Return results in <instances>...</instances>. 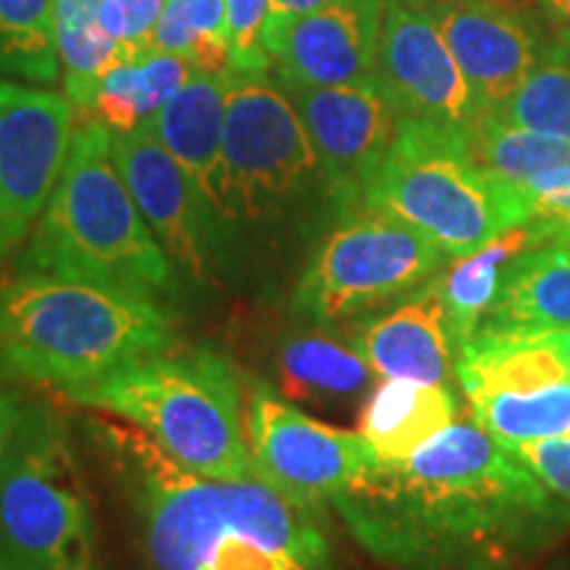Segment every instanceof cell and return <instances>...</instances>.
Returning <instances> with one entry per match:
<instances>
[{
	"instance_id": "obj_35",
	"label": "cell",
	"mask_w": 570,
	"mask_h": 570,
	"mask_svg": "<svg viewBox=\"0 0 570 570\" xmlns=\"http://www.w3.org/2000/svg\"><path fill=\"white\" fill-rule=\"evenodd\" d=\"M27 386H32V383L21 381L6 367H0V475H3L13 449L19 444L27 415H30L35 402Z\"/></svg>"
},
{
	"instance_id": "obj_16",
	"label": "cell",
	"mask_w": 570,
	"mask_h": 570,
	"mask_svg": "<svg viewBox=\"0 0 570 570\" xmlns=\"http://www.w3.org/2000/svg\"><path fill=\"white\" fill-rule=\"evenodd\" d=\"M383 13L386 0H327L277 40L269 75L302 88L373 82Z\"/></svg>"
},
{
	"instance_id": "obj_1",
	"label": "cell",
	"mask_w": 570,
	"mask_h": 570,
	"mask_svg": "<svg viewBox=\"0 0 570 570\" xmlns=\"http://www.w3.org/2000/svg\"><path fill=\"white\" fill-rule=\"evenodd\" d=\"M331 504L391 570H518L570 529V504L473 417L375 460Z\"/></svg>"
},
{
	"instance_id": "obj_41",
	"label": "cell",
	"mask_w": 570,
	"mask_h": 570,
	"mask_svg": "<svg viewBox=\"0 0 570 570\" xmlns=\"http://www.w3.org/2000/svg\"><path fill=\"white\" fill-rule=\"evenodd\" d=\"M568 439H570V431H568Z\"/></svg>"
},
{
	"instance_id": "obj_28",
	"label": "cell",
	"mask_w": 570,
	"mask_h": 570,
	"mask_svg": "<svg viewBox=\"0 0 570 570\" xmlns=\"http://www.w3.org/2000/svg\"><path fill=\"white\" fill-rule=\"evenodd\" d=\"M151 48L183 56L196 71L230 75V40H227L225 0H167Z\"/></svg>"
},
{
	"instance_id": "obj_9",
	"label": "cell",
	"mask_w": 570,
	"mask_h": 570,
	"mask_svg": "<svg viewBox=\"0 0 570 570\" xmlns=\"http://www.w3.org/2000/svg\"><path fill=\"white\" fill-rule=\"evenodd\" d=\"M449 265L446 254L389 214L354 209L331 225L291 291V312L336 327L410 296Z\"/></svg>"
},
{
	"instance_id": "obj_11",
	"label": "cell",
	"mask_w": 570,
	"mask_h": 570,
	"mask_svg": "<svg viewBox=\"0 0 570 570\" xmlns=\"http://www.w3.org/2000/svg\"><path fill=\"white\" fill-rule=\"evenodd\" d=\"M375 82L410 122L470 135L487 114L420 0H386Z\"/></svg>"
},
{
	"instance_id": "obj_39",
	"label": "cell",
	"mask_w": 570,
	"mask_h": 570,
	"mask_svg": "<svg viewBox=\"0 0 570 570\" xmlns=\"http://www.w3.org/2000/svg\"><path fill=\"white\" fill-rule=\"evenodd\" d=\"M17 248H19V244L13 240V233H11V225H9V214H6L3 196H0V259H6V256L17 252Z\"/></svg>"
},
{
	"instance_id": "obj_33",
	"label": "cell",
	"mask_w": 570,
	"mask_h": 570,
	"mask_svg": "<svg viewBox=\"0 0 570 570\" xmlns=\"http://www.w3.org/2000/svg\"><path fill=\"white\" fill-rule=\"evenodd\" d=\"M167 0H101V24L127 59L151 51V38Z\"/></svg>"
},
{
	"instance_id": "obj_42",
	"label": "cell",
	"mask_w": 570,
	"mask_h": 570,
	"mask_svg": "<svg viewBox=\"0 0 570 570\" xmlns=\"http://www.w3.org/2000/svg\"><path fill=\"white\" fill-rule=\"evenodd\" d=\"M566 570H570V568H566Z\"/></svg>"
},
{
	"instance_id": "obj_8",
	"label": "cell",
	"mask_w": 570,
	"mask_h": 570,
	"mask_svg": "<svg viewBox=\"0 0 570 570\" xmlns=\"http://www.w3.org/2000/svg\"><path fill=\"white\" fill-rule=\"evenodd\" d=\"M0 554L19 570H98L96 523L71 425L35 396L0 475Z\"/></svg>"
},
{
	"instance_id": "obj_34",
	"label": "cell",
	"mask_w": 570,
	"mask_h": 570,
	"mask_svg": "<svg viewBox=\"0 0 570 570\" xmlns=\"http://www.w3.org/2000/svg\"><path fill=\"white\" fill-rule=\"evenodd\" d=\"M515 458L541 481V487L570 504V439H531L508 444Z\"/></svg>"
},
{
	"instance_id": "obj_38",
	"label": "cell",
	"mask_w": 570,
	"mask_h": 570,
	"mask_svg": "<svg viewBox=\"0 0 570 570\" xmlns=\"http://www.w3.org/2000/svg\"><path fill=\"white\" fill-rule=\"evenodd\" d=\"M523 333H531L533 338L544 341V344H550V346L558 348V352L566 356L568 365H570V325L544 327V331H523Z\"/></svg>"
},
{
	"instance_id": "obj_2",
	"label": "cell",
	"mask_w": 570,
	"mask_h": 570,
	"mask_svg": "<svg viewBox=\"0 0 570 570\" xmlns=\"http://www.w3.org/2000/svg\"><path fill=\"white\" fill-rule=\"evenodd\" d=\"M88 428L130 502L151 570H333L320 508L256 473H190L125 420L92 417Z\"/></svg>"
},
{
	"instance_id": "obj_7",
	"label": "cell",
	"mask_w": 570,
	"mask_h": 570,
	"mask_svg": "<svg viewBox=\"0 0 570 570\" xmlns=\"http://www.w3.org/2000/svg\"><path fill=\"white\" fill-rule=\"evenodd\" d=\"M367 209L410 225L460 259L510 227L529 223L515 185L489 175L468 148V135L402 119L394 146L370 183Z\"/></svg>"
},
{
	"instance_id": "obj_12",
	"label": "cell",
	"mask_w": 570,
	"mask_h": 570,
	"mask_svg": "<svg viewBox=\"0 0 570 570\" xmlns=\"http://www.w3.org/2000/svg\"><path fill=\"white\" fill-rule=\"evenodd\" d=\"M111 154L154 238L173 262L188 294L225 281L223 252L194 183L148 125L111 132Z\"/></svg>"
},
{
	"instance_id": "obj_31",
	"label": "cell",
	"mask_w": 570,
	"mask_h": 570,
	"mask_svg": "<svg viewBox=\"0 0 570 570\" xmlns=\"http://www.w3.org/2000/svg\"><path fill=\"white\" fill-rule=\"evenodd\" d=\"M225 3L233 71L265 75L273 67L265 46V30L273 0H225Z\"/></svg>"
},
{
	"instance_id": "obj_29",
	"label": "cell",
	"mask_w": 570,
	"mask_h": 570,
	"mask_svg": "<svg viewBox=\"0 0 570 570\" xmlns=\"http://www.w3.org/2000/svg\"><path fill=\"white\" fill-rule=\"evenodd\" d=\"M0 75L40 85L59 80L53 0H0Z\"/></svg>"
},
{
	"instance_id": "obj_26",
	"label": "cell",
	"mask_w": 570,
	"mask_h": 570,
	"mask_svg": "<svg viewBox=\"0 0 570 570\" xmlns=\"http://www.w3.org/2000/svg\"><path fill=\"white\" fill-rule=\"evenodd\" d=\"M468 148L489 175L510 185L570 164V140L518 127L499 114H483L468 135Z\"/></svg>"
},
{
	"instance_id": "obj_25",
	"label": "cell",
	"mask_w": 570,
	"mask_h": 570,
	"mask_svg": "<svg viewBox=\"0 0 570 570\" xmlns=\"http://www.w3.org/2000/svg\"><path fill=\"white\" fill-rule=\"evenodd\" d=\"M53 40L63 98L82 122L90 117L98 85L127 56L104 30L101 0H53Z\"/></svg>"
},
{
	"instance_id": "obj_13",
	"label": "cell",
	"mask_w": 570,
	"mask_h": 570,
	"mask_svg": "<svg viewBox=\"0 0 570 570\" xmlns=\"http://www.w3.org/2000/svg\"><path fill=\"white\" fill-rule=\"evenodd\" d=\"M323 161L341 212L362 209L373 177L394 146L399 132L396 106L381 85H331L302 88L283 85Z\"/></svg>"
},
{
	"instance_id": "obj_18",
	"label": "cell",
	"mask_w": 570,
	"mask_h": 570,
	"mask_svg": "<svg viewBox=\"0 0 570 570\" xmlns=\"http://www.w3.org/2000/svg\"><path fill=\"white\" fill-rule=\"evenodd\" d=\"M225 106L227 75L196 71L180 92L148 122L161 146L173 154L183 173L194 183L217 233L225 265ZM227 281V275H225Z\"/></svg>"
},
{
	"instance_id": "obj_37",
	"label": "cell",
	"mask_w": 570,
	"mask_h": 570,
	"mask_svg": "<svg viewBox=\"0 0 570 570\" xmlns=\"http://www.w3.org/2000/svg\"><path fill=\"white\" fill-rule=\"evenodd\" d=\"M529 3L547 24L552 40L570 48V0H529Z\"/></svg>"
},
{
	"instance_id": "obj_17",
	"label": "cell",
	"mask_w": 570,
	"mask_h": 570,
	"mask_svg": "<svg viewBox=\"0 0 570 570\" xmlns=\"http://www.w3.org/2000/svg\"><path fill=\"white\" fill-rule=\"evenodd\" d=\"M348 344L381 381L407 377L436 386L458 383V348L433 277L396 306L354 320Z\"/></svg>"
},
{
	"instance_id": "obj_20",
	"label": "cell",
	"mask_w": 570,
	"mask_h": 570,
	"mask_svg": "<svg viewBox=\"0 0 570 570\" xmlns=\"http://www.w3.org/2000/svg\"><path fill=\"white\" fill-rule=\"evenodd\" d=\"M458 420L452 386L386 377L370 391L360 433L377 460H407Z\"/></svg>"
},
{
	"instance_id": "obj_19",
	"label": "cell",
	"mask_w": 570,
	"mask_h": 570,
	"mask_svg": "<svg viewBox=\"0 0 570 570\" xmlns=\"http://www.w3.org/2000/svg\"><path fill=\"white\" fill-rule=\"evenodd\" d=\"M570 325V227L520 254L481 331H544Z\"/></svg>"
},
{
	"instance_id": "obj_40",
	"label": "cell",
	"mask_w": 570,
	"mask_h": 570,
	"mask_svg": "<svg viewBox=\"0 0 570 570\" xmlns=\"http://www.w3.org/2000/svg\"><path fill=\"white\" fill-rule=\"evenodd\" d=\"M0 570H19V568L13 566V562L6 558V554H0Z\"/></svg>"
},
{
	"instance_id": "obj_10",
	"label": "cell",
	"mask_w": 570,
	"mask_h": 570,
	"mask_svg": "<svg viewBox=\"0 0 570 570\" xmlns=\"http://www.w3.org/2000/svg\"><path fill=\"white\" fill-rule=\"evenodd\" d=\"M246 441L254 473L306 508L331 504L377 460L360 431L306 415L267 383L248 394Z\"/></svg>"
},
{
	"instance_id": "obj_4",
	"label": "cell",
	"mask_w": 570,
	"mask_h": 570,
	"mask_svg": "<svg viewBox=\"0 0 570 570\" xmlns=\"http://www.w3.org/2000/svg\"><path fill=\"white\" fill-rule=\"evenodd\" d=\"M169 306L122 285L17 273L0 285V367L69 391L177 344Z\"/></svg>"
},
{
	"instance_id": "obj_23",
	"label": "cell",
	"mask_w": 570,
	"mask_h": 570,
	"mask_svg": "<svg viewBox=\"0 0 570 570\" xmlns=\"http://www.w3.org/2000/svg\"><path fill=\"white\" fill-rule=\"evenodd\" d=\"M194 75L196 67L188 59L156 48L119 61L98 85L88 119L101 122L109 132L138 130L151 122Z\"/></svg>"
},
{
	"instance_id": "obj_22",
	"label": "cell",
	"mask_w": 570,
	"mask_h": 570,
	"mask_svg": "<svg viewBox=\"0 0 570 570\" xmlns=\"http://www.w3.org/2000/svg\"><path fill=\"white\" fill-rule=\"evenodd\" d=\"M539 244V233L529 223L510 227L508 233H502L479 252L452 259L433 277L441 302H444L449 331H452L458 352L481 331L483 320L502 294L512 262Z\"/></svg>"
},
{
	"instance_id": "obj_3",
	"label": "cell",
	"mask_w": 570,
	"mask_h": 570,
	"mask_svg": "<svg viewBox=\"0 0 570 570\" xmlns=\"http://www.w3.org/2000/svg\"><path fill=\"white\" fill-rule=\"evenodd\" d=\"M225 275L273 294L344 217L294 101L269 71L227 75Z\"/></svg>"
},
{
	"instance_id": "obj_27",
	"label": "cell",
	"mask_w": 570,
	"mask_h": 570,
	"mask_svg": "<svg viewBox=\"0 0 570 570\" xmlns=\"http://www.w3.org/2000/svg\"><path fill=\"white\" fill-rule=\"evenodd\" d=\"M468 404L470 417L502 446L570 431V377L533 394H475Z\"/></svg>"
},
{
	"instance_id": "obj_21",
	"label": "cell",
	"mask_w": 570,
	"mask_h": 570,
	"mask_svg": "<svg viewBox=\"0 0 570 570\" xmlns=\"http://www.w3.org/2000/svg\"><path fill=\"white\" fill-rule=\"evenodd\" d=\"M568 377L566 356L523 331H479L458 352V383L465 396L533 394Z\"/></svg>"
},
{
	"instance_id": "obj_6",
	"label": "cell",
	"mask_w": 570,
	"mask_h": 570,
	"mask_svg": "<svg viewBox=\"0 0 570 570\" xmlns=\"http://www.w3.org/2000/svg\"><path fill=\"white\" fill-rule=\"evenodd\" d=\"M63 399L135 425L204 479L238 481L254 473L240 377L214 348L175 344L63 391Z\"/></svg>"
},
{
	"instance_id": "obj_24",
	"label": "cell",
	"mask_w": 570,
	"mask_h": 570,
	"mask_svg": "<svg viewBox=\"0 0 570 570\" xmlns=\"http://www.w3.org/2000/svg\"><path fill=\"white\" fill-rule=\"evenodd\" d=\"M277 375L285 394L312 402H346L373 386L375 373L331 327L315 325L283 341L277 352Z\"/></svg>"
},
{
	"instance_id": "obj_15",
	"label": "cell",
	"mask_w": 570,
	"mask_h": 570,
	"mask_svg": "<svg viewBox=\"0 0 570 570\" xmlns=\"http://www.w3.org/2000/svg\"><path fill=\"white\" fill-rule=\"evenodd\" d=\"M428 9L481 109L497 114L539 61V27L502 0H428Z\"/></svg>"
},
{
	"instance_id": "obj_30",
	"label": "cell",
	"mask_w": 570,
	"mask_h": 570,
	"mask_svg": "<svg viewBox=\"0 0 570 570\" xmlns=\"http://www.w3.org/2000/svg\"><path fill=\"white\" fill-rule=\"evenodd\" d=\"M497 114L518 127L570 140V48L547 40L531 75Z\"/></svg>"
},
{
	"instance_id": "obj_5",
	"label": "cell",
	"mask_w": 570,
	"mask_h": 570,
	"mask_svg": "<svg viewBox=\"0 0 570 570\" xmlns=\"http://www.w3.org/2000/svg\"><path fill=\"white\" fill-rule=\"evenodd\" d=\"M17 273L122 285L164 306H180L190 296L114 161L111 132L92 119L75 127L67 164L19 254Z\"/></svg>"
},
{
	"instance_id": "obj_32",
	"label": "cell",
	"mask_w": 570,
	"mask_h": 570,
	"mask_svg": "<svg viewBox=\"0 0 570 570\" xmlns=\"http://www.w3.org/2000/svg\"><path fill=\"white\" fill-rule=\"evenodd\" d=\"M515 188L529 206V225L539 233L541 244L552 233L570 227V164L531 177Z\"/></svg>"
},
{
	"instance_id": "obj_36",
	"label": "cell",
	"mask_w": 570,
	"mask_h": 570,
	"mask_svg": "<svg viewBox=\"0 0 570 570\" xmlns=\"http://www.w3.org/2000/svg\"><path fill=\"white\" fill-rule=\"evenodd\" d=\"M325 3L327 0H273V9H269L267 30H265L267 53L273 56V48L277 46V40L283 38L285 30H288L291 24H296L298 19L306 17V13L317 11L320 6H325Z\"/></svg>"
},
{
	"instance_id": "obj_14",
	"label": "cell",
	"mask_w": 570,
	"mask_h": 570,
	"mask_svg": "<svg viewBox=\"0 0 570 570\" xmlns=\"http://www.w3.org/2000/svg\"><path fill=\"white\" fill-rule=\"evenodd\" d=\"M75 119L67 98L0 80V196L19 246L30 238L59 183Z\"/></svg>"
}]
</instances>
